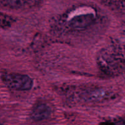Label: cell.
Listing matches in <instances>:
<instances>
[{"instance_id":"1","label":"cell","mask_w":125,"mask_h":125,"mask_svg":"<svg viewBox=\"0 0 125 125\" xmlns=\"http://www.w3.org/2000/svg\"><path fill=\"white\" fill-rule=\"evenodd\" d=\"M99 63L101 69L110 76L125 74V43L112 42L101 51Z\"/></svg>"},{"instance_id":"2","label":"cell","mask_w":125,"mask_h":125,"mask_svg":"<svg viewBox=\"0 0 125 125\" xmlns=\"http://www.w3.org/2000/svg\"><path fill=\"white\" fill-rule=\"evenodd\" d=\"M95 20L96 17L94 12L90 10H81L68 17L67 25L71 29L81 31L90 27Z\"/></svg>"},{"instance_id":"3","label":"cell","mask_w":125,"mask_h":125,"mask_svg":"<svg viewBox=\"0 0 125 125\" xmlns=\"http://www.w3.org/2000/svg\"><path fill=\"white\" fill-rule=\"evenodd\" d=\"M1 79L8 87L16 90H28L33 85L32 79L26 74L5 73L2 75Z\"/></svg>"},{"instance_id":"4","label":"cell","mask_w":125,"mask_h":125,"mask_svg":"<svg viewBox=\"0 0 125 125\" xmlns=\"http://www.w3.org/2000/svg\"><path fill=\"white\" fill-rule=\"evenodd\" d=\"M115 97L114 92L104 88H89L79 94V98L86 102H100Z\"/></svg>"},{"instance_id":"5","label":"cell","mask_w":125,"mask_h":125,"mask_svg":"<svg viewBox=\"0 0 125 125\" xmlns=\"http://www.w3.org/2000/svg\"><path fill=\"white\" fill-rule=\"evenodd\" d=\"M51 109L50 106L45 103H40L33 107L31 113V117L35 121L44 120L50 117Z\"/></svg>"},{"instance_id":"6","label":"cell","mask_w":125,"mask_h":125,"mask_svg":"<svg viewBox=\"0 0 125 125\" xmlns=\"http://www.w3.org/2000/svg\"><path fill=\"white\" fill-rule=\"evenodd\" d=\"M39 3L37 1H0V6L11 9L30 8Z\"/></svg>"},{"instance_id":"7","label":"cell","mask_w":125,"mask_h":125,"mask_svg":"<svg viewBox=\"0 0 125 125\" xmlns=\"http://www.w3.org/2000/svg\"><path fill=\"white\" fill-rule=\"evenodd\" d=\"M14 21V19L12 17L0 12V28H6L10 27Z\"/></svg>"},{"instance_id":"8","label":"cell","mask_w":125,"mask_h":125,"mask_svg":"<svg viewBox=\"0 0 125 125\" xmlns=\"http://www.w3.org/2000/svg\"><path fill=\"white\" fill-rule=\"evenodd\" d=\"M105 3L113 9L117 10H124L125 9V1H106Z\"/></svg>"},{"instance_id":"9","label":"cell","mask_w":125,"mask_h":125,"mask_svg":"<svg viewBox=\"0 0 125 125\" xmlns=\"http://www.w3.org/2000/svg\"><path fill=\"white\" fill-rule=\"evenodd\" d=\"M106 125H125V115L107 122Z\"/></svg>"},{"instance_id":"10","label":"cell","mask_w":125,"mask_h":125,"mask_svg":"<svg viewBox=\"0 0 125 125\" xmlns=\"http://www.w3.org/2000/svg\"><path fill=\"white\" fill-rule=\"evenodd\" d=\"M122 31H123V34H125V24H123V28H122Z\"/></svg>"},{"instance_id":"11","label":"cell","mask_w":125,"mask_h":125,"mask_svg":"<svg viewBox=\"0 0 125 125\" xmlns=\"http://www.w3.org/2000/svg\"><path fill=\"white\" fill-rule=\"evenodd\" d=\"M0 125H3L2 124H1V123H0Z\"/></svg>"}]
</instances>
